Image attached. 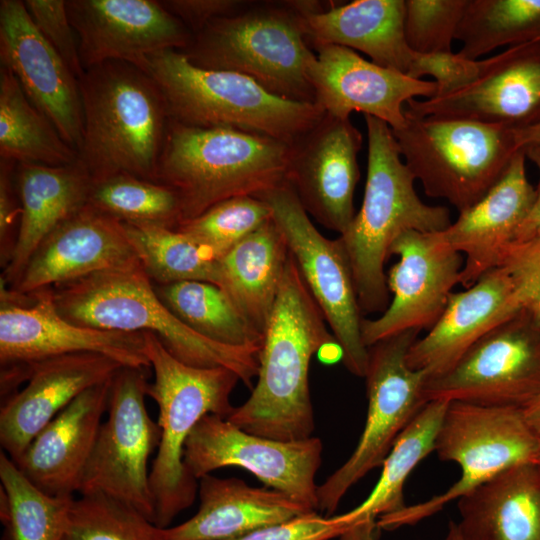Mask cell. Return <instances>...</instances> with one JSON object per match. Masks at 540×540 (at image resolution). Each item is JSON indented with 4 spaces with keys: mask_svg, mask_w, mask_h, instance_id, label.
Listing matches in <instances>:
<instances>
[{
    "mask_svg": "<svg viewBox=\"0 0 540 540\" xmlns=\"http://www.w3.org/2000/svg\"><path fill=\"white\" fill-rule=\"evenodd\" d=\"M325 322L289 252L258 353L257 382L249 398L226 419L266 438L296 441L312 437L310 362L320 349L337 344Z\"/></svg>",
    "mask_w": 540,
    "mask_h": 540,
    "instance_id": "obj_1",
    "label": "cell"
},
{
    "mask_svg": "<svg viewBox=\"0 0 540 540\" xmlns=\"http://www.w3.org/2000/svg\"><path fill=\"white\" fill-rule=\"evenodd\" d=\"M367 177L360 210L338 238L348 257L363 315L384 312L389 290L384 266L393 242L404 232H442L452 221L444 206L425 204L405 164L391 127L364 116Z\"/></svg>",
    "mask_w": 540,
    "mask_h": 540,
    "instance_id": "obj_2",
    "label": "cell"
},
{
    "mask_svg": "<svg viewBox=\"0 0 540 540\" xmlns=\"http://www.w3.org/2000/svg\"><path fill=\"white\" fill-rule=\"evenodd\" d=\"M57 312L96 329L149 332L179 361L194 367H226L253 388L259 348L212 341L184 324L159 299L139 261L49 288Z\"/></svg>",
    "mask_w": 540,
    "mask_h": 540,
    "instance_id": "obj_3",
    "label": "cell"
},
{
    "mask_svg": "<svg viewBox=\"0 0 540 540\" xmlns=\"http://www.w3.org/2000/svg\"><path fill=\"white\" fill-rule=\"evenodd\" d=\"M78 81L83 134L77 153L92 181L119 173L155 181L170 117L153 78L113 60L86 69Z\"/></svg>",
    "mask_w": 540,
    "mask_h": 540,
    "instance_id": "obj_4",
    "label": "cell"
},
{
    "mask_svg": "<svg viewBox=\"0 0 540 540\" xmlns=\"http://www.w3.org/2000/svg\"><path fill=\"white\" fill-rule=\"evenodd\" d=\"M291 144L228 127L169 121L155 182L173 189L182 223L236 196H257L286 182Z\"/></svg>",
    "mask_w": 540,
    "mask_h": 540,
    "instance_id": "obj_5",
    "label": "cell"
},
{
    "mask_svg": "<svg viewBox=\"0 0 540 540\" xmlns=\"http://www.w3.org/2000/svg\"><path fill=\"white\" fill-rule=\"evenodd\" d=\"M142 70L160 88L170 119L188 126L234 128L292 144L325 114L316 103L279 97L243 74L195 66L179 50L150 55Z\"/></svg>",
    "mask_w": 540,
    "mask_h": 540,
    "instance_id": "obj_6",
    "label": "cell"
},
{
    "mask_svg": "<svg viewBox=\"0 0 540 540\" xmlns=\"http://www.w3.org/2000/svg\"><path fill=\"white\" fill-rule=\"evenodd\" d=\"M145 350L155 379L147 396L158 405L160 443L149 474L154 499V523L167 528L190 507L198 480L184 463L185 443L197 423L207 414L227 418L234 407L230 396L240 377L226 367L187 365L164 347L153 333L143 332Z\"/></svg>",
    "mask_w": 540,
    "mask_h": 540,
    "instance_id": "obj_7",
    "label": "cell"
},
{
    "mask_svg": "<svg viewBox=\"0 0 540 540\" xmlns=\"http://www.w3.org/2000/svg\"><path fill=\"white\" fill-rule=\"evenodd\" d=\"M204 69L243 74L279 97L315 103L309 66L316 57L294 1L250 4L215 19L182 50Z\"/></svg>",
    "mask_w": 540,
    "mask_h": 540,
    "instance_id": "obj_8",
    "label": "cell"
},
{
    "mask_svg": "<svg viewBox=\"0 0 540 540\" xmlns=\"http://www.w3.org/2000/svg\"><path fill=\"white\" fill-rule=\"evenodd\" d=\"M392 130L405 164L425 193L459 213L478 202L520 150L515 130L460 118L414 117Z\"/></svg>",
    "mask_w": 540,
    "mask_h": 540,
    "instance_id": "obj_9",
    "label": "cell"
},
{
    "mask_svg": "<svg viewBox=\"0 0 540 540\" xmlns=\"http://www.w3.org/2000/svg\"><path fill=\"white\" fill-rule=\"evenodd\" d=\"M539 441L519 407L450 402L434 451L440 460L458 464L459 479L427 501L380 516L377 527L393 530L440 511L502 471L532 462Z\"/></svg>",
    "mask_w": 540,
    "mask_h": 540,
    "instance_id": "obj_10",
    "label": "cell"
},
{
    "mask_svg": "<svg viewBox=\"0 0 540 540\" xmlns=\"http://www.w3.org/2000/svg\"><path fill=\"white\" fill-rule=\"evenodd\" d=\"M1 402L27 382L32 365L58 356L97 353L123 366L150 368L143 332L74 324L56 310L49 288L20 294L0 282Z\"/></svg>",
    "mask_w": 540,
    "mask_h": 540,
    "instance_id": "obj_11",
    "label": "cell"
},
{
    "mask_svg": "<svg viewBox=\"0 0 540 540\" xmlns=\"http://www.w3.org/2000/svg\"><path fill=\"white\" fill-rule=\"evenodd\" d=\"M419 332L405 331L368 348L364 377L368 408L362 434L350 457L317 488L318 512L327 517L354 484L382 466L398 436L427 403L423 394L427 374L407 364L408 350Z\"/></svg>",
    "mask_w": 540,
    "mask_h": 540,
    "instance_id": "obj_12",
    "label": "cell"
},
{
    "mask_svg": "<svg viewBox=\"0 0 540 540\" xmlns=\"http://www.w3.org/2000/svg\"><path fill=\"white\" fill-rule=\"evenodd\" d=\"M256 197L271 207L273 221L342 351L344 366L365 377L369 349L362 338L364 318L339 238L328 239L317 230L287 181Z\"/></svg>",
    "mask_w": 540,
    "mask_h": 540,
    "instance_id": "obj_13",
    "label": "cell"
},
{
    "mask_svg": "<svg viewBox=\"0 0 540 540\" xmlns=\"http://www.w3.org/2000/svg\"><path fill=\"white\" fill-rule=\"evenodd\" d=\"M147 369L122 366L112 377L108 418L102 422L79 493L125 503L154 522L148 460L161 429L147 412Z\"/></svg>",
    "mask_w": 540,
    "mask_h": 540,
    "instance_id": "obj_14",
    "label": "cell"
},
{
    "mask_svg": "<svg viewBox=\"0 0 540 540\" xmlns=\"http://www.w3.org/2000/svg\"><path fill=\"white\" fill-rule=\"evenodd\" d=\"M540 392V326L525 309L503 322L445 374L428 379L426 402L522 408Z\"/></svg>",
    "mask_w": 540,
    "mask_h": 540,
    "instance_id": "obj_15",
    "label": "cell"
},
{
    "mask_svg": "<svg viewBox=\"0 0 540 540\" xmlns=\"http://www.w3.org/2000/svg\"><path fill=\"white\" fill-rule=\"evenodd\" d=\"M323 444L318 437L282 441L248 433L226 418L205 415L184 448V463L199 480L223 467L243 468L308 509L318 512L316 474Z\"/></svg>",
    "mask_w": 540,
    "mask_h": 540,
    "instance_id": "obj_16",
    "label": "cell"
},
{
    "mask_svg": "<svg viewBox=\"0 0 540 540\" xmlns=\"http://www.w3.org/2000/svg\"><path fill=\"white\" fill-rule=\"evenodd\" d=\"M389 254L399 257L386 276L393 298L381 316L363 319L362 338L368 348L405 331H429L459 284L464 264L441 232H404Z\"/></svg>",
    "mask_w": 540,
    "mask_h": 540,
    "instance_id": "obj_17",
    "label": "cell"
},
{
    "mask_svg": "<svg viewBox=\"0 0 540 540\" xmlns=\"http://www.w3.org/2000/svg\"><path fill=\"white\" fill-rule=\"evenodd\" d=\"M362 134L350 118L325 113L291 144L286 181L318 223L343 234L355 217Z\"/></svg>",
    "mask_w": 540,
    "mask_h": 540,
    "instance_id": "obj_18",
    "label": "cell"
},
{
    "mask_svg": "<svg viewBox=\"0 0 540 540\" xmlns=\"http://www.w3.org/2000/svg\"><path fill=\"white\" fill-rule=\"evenodd\" d=\"M414 117L460 118L514 130L540 122V40L507 48L484 59L478 78L440 97L412 99Z\"/></svg>",
    "mask_w": 540,
    "mask_h": 540,
    "instance_id": "obj_19",
    "label": "cell"
},
{
    "mask_svg": "<svg viewBox=\"0 0 540 540\" xmlns=\"http://www.w3.org/2000/svg\"><path fill=\"white\" fill-rule=\"evenodd\" d=\"M66 7L84 70L113 60L142 69L150 55L182 51L193 36L160 1L69 0Z\"/></svg>",
    "mask_w": 540,
    "mask_h": 540,
    "instance_id": "obj_20",
    "label": "cell"
},
{
    "mask_svg": "<svg viewBox=\"0 0 540 540\" xmlns=\"http://www.w3.org/2000/svg\"><path fill=\"white\" fill-rule=\"evenodd\" d=\"M314 48L317 55L309 66V79L315 103L329 115L350 118L352 112H361L396 130L405 124L408 101L436 96L434 81L382 67L344 46Z\"/></svg>",
    "mask_w": 540,
    "mask_h": 540,
    "instance_id": "obj_21",
    "label": "cell"
},
{
    "mask_svg": "<svg viewBox=\"0 0 540 540\" xmlns=\"http://www.w3.org/2000/svg\"><path fill=\"white\" fill-rule=\"evenodd\" d=\"M0 60L31 103L78 152L83 134L78 78L41 35L24 1H0Z\"/></svg>",
    "mask_w": 540,
    "mask_h": 540,
    "instance_id": "obj_22",
    "label": "cell"
},
{
    "mask_svg": "<svg viewBox=\"0 0 540 540\" xmlns=\"http://www.w3.org/2000/svg\"><path fill=\"white\" fill-rule=\"evenodd\" d=\"M137 261L123 223L87 203L40 243L10 289L30 295Z\"/></svg>",
    "mask_w": 540,
    "mask_h": 540,
    "instance_id": "obj_23",
    "label": "cell"
},
{
    "mask_svg": "<svg viewBox=\"0 0 540 540\" xmlns=\"http://www.w3.org/2000/svg\"><path fill=\"white\" fill-rule=\"evenodd\" d=\"M122 366L97 353L58 356L32 365L27 385L1 402L2 451L18 461L59 412L85 390L110 380Z\"/></svg>",
    "mask_w": 540,
    "mask_h": 540,
    "instance_id": "obj_24",
    "label": "cell"
},
{
    "mask_svg": "<svg viewBox=\"0 0 540 540\" xmlns=\"http://www.w3.org/2000/svg\"><path fill=\"white\" fill-rule=\"evenodd\" d=\"M523 309L505 268L496 267L464 291L452 293L442 315L407 353V364L428 379L448 372L491 330Z\"/></svg>",
    "mask_w": 540,
    "mask_h": 540,
    "instance_id": "obj_25",
    "label": "cell"
},
{
    "mask_svg": "<svg viewBox=\"0 0 540 540\" xmlns=\"http://www.w3.org/2000/svg\"><path fill=\"white\" fill-rule=\"evenodd\" d=\"M525 163V152L520 149L492 188L441 232L464 255L459 282L464 288L499 266L531 211L536 188L528 180Z\"/></svg>",
    "mask_w": 540,
    "mask_h": 540,
    "instance_id": "obj_26",
    "label": "cell"
},
{
    "mask_svg": "<svg viewBox=\"0 0 540 540\" xmlns=\"http://www.w3.org/2000/svg\"><path fill=\"white\" fill-rule=\"evenodd\" d=\"M111 379L77 396L32 439L15 462L46 494L74 496L79 492L107 412Z\"/></svg>",
    "mask_w": 540,
    "mask_h": 540,
    "instance_id": "obj_27",
    "label": "cell"
},
{
    "mask_svg": "<svg viewBox=\"0 0 540 540\" xmlns=\"http://www.w3.org/2000/svg\"><path fill=\"white\" fill-rule=\"evenodd\" d=\"M200 506L185 522L162 529L164 540H232L313 512L290 496L239 478L207 474L198 480Z\"/></svg>",
    "mask_w": 540,
    "mask_h": 540,
    "instance_id": "obj_28",
    "label": "cell"
},
{
    "mask_svg": "<svg viewBox=\"0 0 540 540\" xmlns=\"http://www.w3.org/2000/svg\"><path fill=\"white\" fill-rule=\"evenodd\" d=\"M15 179L22 216L12 258L0 279L9 288L16 284L40 243L88 203L93 183L78 158L61 166L17 163Z\"/></svg>",
    "mask_w": 540,
    "mask_h": 540,
    "instance_id": "obj_29",
    "label": "cell"
},
{
    "mask_svg": "<svg viewBox=\"0 0 540 540\" xmlns=\"http://www.w3.org/2000/svg\"><path fill=\"white\" fill-rule=\"evenodd\" d=\"M404 16L405 0H355L302 14V20L313 47L344 46L407 75L415 53L405 39Z\"/></svg>",
    "mask_w": 540,
    "mask_h": 540,
    "instance_id": "obj_30",
    "label": "cell"
},
{
    "mask_svg": "<svg viewBox=\"0 0 540 540\" xmlns=\"http://www.w3.org/2000/svg\"><path fill=\"white\" fill-rule=\"evenodd\" d=\"M463 540H540V471L510 467L458 499Z\"/></svg>",
    "mask_w": 540,
    "mask_h": 540,
    "instance_id": "obj_31",
    "label": "cell"
},
{
    "mask_svg": "<svg viewBox=\"0 0 540 540\" xmlns=\"http://www.w3.org/2000/svg\"><path fill=\"white\" fill-rule=\"evenodd\" d=\"M289 249L273 218L220 257L219 286L264 336L281 286Z\"/></svg>",
    "mask_w": 540,
    "mask_h": 540,
    "instance_id": "obj_32",
    "label": "cell"
},
{
    "mask_svg": "<svg viewBox=\"0 0 540 540\" xmlns=\"http://www.w3.org/2000/svg\"><path fill=\"white\" fill-rule=\"evenodd\" d=\"M450 402H427L401 432L386 459L382 472L368 497L356 508L341 514L354 525L348 536L357 540H375L380 516L405 507L403 487L415 467L435 450V441Z\"/></svg>",
    "mask_w": 540,
    "mask_h": 540,
    "instance_id": "obj_33",
    "label": "cell"
},
{
    "mask_svg": "<svg viewBox=\"0 0 540 540\" xmlns=\"http://www.w3.org/2000/svg\"><path fill=\"white\" fill-rule=\"evenodd\" d=\"M0 158L16 163L61 166L78 153L61 137L50 119L25 95L14 74L0 68Z\"/></svg>",
    "mask_w": 540,
    "mask_h": 540,
    "instance_id": "obj_34",
    "label": "cell"
},
{
    "mask_svg": "<svg viewBox=\"0 0 540 540\" xmlns=\"http://www.w3.org/2000/svg\"><path fill=\"white\" fill-rule=\"evenodd\" d=\"M163 304L198 334L229 346L261 347L260 334L217 285L203 281L154 284Z\"/></svg>",
    "mask_w": 540,
    "mask_h": 540,
    "instance_id": "obj_35",
    "label": "cell"
},
{
    "mask_svg": "<svg viewBox=\"0 0 540 540\" xmlns=\"http://www.w3.org/2000/svg\"><path fill=\"white\" fill-rule=\"evenodd\" d=\"M2 540H63L74 496H51L37 488L0 453Z\"/></svg>",
    "mask_w": 540,
    "mask_h": 540,
    "instance_id": "obj_36",
    "label": "cell"
},
{
    "mask_svg": "<svg viewBox=\"0 0 540 540\" xmlns=\"http://www.w3.org/2000/svg\"><path fill=\"white\" fill-rule=\"evenodd\" d=\"M137 258L153 284L203 281L219 286V257L176 230L123 223Z\"/></svg>",
    "mask_w": 540,
    "mask_h": 540,
    "instance_id": "obj_37",
    "label": "cell"
},
{
    "mask_svg": "<svg viewBox=\"0 0 540 540\" xmlns=\"http://www.w3.org/2000/svg\"><path fill=\"white\" fill-rule=\"evenodd\" d=\"M540 38V0H469L457 29L459 51L470 59Z\"/></svg>",
    "mask_w": 540,
    "mask_h": 540,
    "instance_id": "obj_38",
    "label": "cell"
},
{
    "mask_svg": "<svg viewBox=\"0 0 540 540\" xmlns=\"http://www.w3.org/2000/svg\"><path fill=\"white\" fill-rule=\"evenodd\" d=\"M88 204L125 224L177 229L182 223L180 200L173 189L128 173L93 182Z\"/></svg>",
    "mask_w": 540,
    "mask_h": 540,
    "instance_id": "obj_39",
    "label": "cell"
},
{
    "mask_svg": "<svg viewBox=\"0 0 540 540\" xmlns=\"http://www.w3.org/2000/svg\"><path fill=\"white\" fill-rule=\"evenodd\" d=\"M63 540H164L162 529L133 507L103 494L75 498Z\"/></svg>",
    "mask_w": 540,
    "mask_h": 540,
    "instance_id": "obj_40",
    "label": "cell"
},
{
    "mask_svg": "<svg viewBox=\"0 0 540 540\" xmlns=\"http://www.w3.org/2000/svg\"><path fill=\"white\" fill-rule=\"evenodd\" d=\"M271 219L272 209L266 201L244 195L215 204L181 223L176 230L207 246L220 258Z\"/></svg>",
    "mask_w": 540,
    "mask_h": 540,
    "instance_id": "obj_41",
    "label": "cell"
},
{
    "mask_svg": "<svg viewBox=\"0 0 540 540\" xmlns=\"http://www.w3.org/2000/svg\"><path fill=\"white\" fill-rule=\"evenodd\" d=\"M469 0H405L404 34L414 53L451 51Z\"/></svg>",
    "mask_w": 540,
    "mask_h": 540,
    "instance_id": "obj_42",
    "label": "cell"
},
{
    "mask_svg": "<svg viewBox=\"0 0 540 540\" xmlns=\"http://www.w3.org/2000/svg\"><path fill=\"white\" fill-rule=\"evenodd\" d=\"M25 7L44 39L62 58L71 72L79 79L84 68L79 54V43L70 23L66 1L25 0Z\"/></svg>",
    "mask_w": 540,
    "mask_h": 540,
    "instance_id": "obj_43",
    "label": "cell"
},
{
    "mask_svg": "<svg viewBox=\"0 0 540 540\" xmlns=\"http://www.w3.org/2000/svg\"><path fill=\"white\" fill-rule=\"evenodd\" d=\"M483 66L484 60L470 59L459 52L415 53L407 75L414 79H421L426 75L432 76L437 86L435 97H440L474 82Z\"/></svg>",
    "mask_w": 540,
    "mask_h": 540,
    "instance_id": "obj_44",
    "label": "cell"
},
{
    "mask_svg": "<svg viewBox=\"0 0 540 540\" xmlns=\"http://www.w3.org/2000/svg\"><path fill=\"white\" fill-rule=\"evenodd\" d=\"M499 266L511 277L523 309L540 326V236L512 243Z\"/></svg>",
    "mask_w": 540,
    "mask_h": 540,
    "instance_id": "obj_45",
    "label": "cell"
},
{
    "mask_svg": "<svg viewBox=\"0 0 540 540\" xmlns=\"http://www.w3.org/2000/svg\"><path fill=\"white\" fill-rule=\"evenodd\" d=\"M353 528L341 515L327 517L313 511L232 540H331Z\"/></svg>",
    "mask_w": 540,
    "mask_h": 540,
    "instance_id": "obj_46",
    "label": "cell"
},
{
    "mask_svg": "<svg viewBox=\"0 0 540 540\" xmlns=\"http://www.w3.org/2000/svg\"><path fill=\"white\" fill-rule=\"evenodd\" d=\"M16 162L0 158V265L9 264L20 228L22 205L16 185Z\"/></svg>",
    "mask_w": 540,
    "mask_h": 540,
    "instance_id": "obj_47",
    "label": "cell"
},
{
    "mask_svg": "<svg viewBox=\"0 0 540 540\" xmlns=\"http://www.w3.org/2000/svg\"><path fill=\"white\" fill-rule=\"evenodd\" d=\"M160 2L192 34L199 32L215 19L241 12L252 3V1L244 0H166Z\"/></svg>",
    "mask_w": 540,
    "mask_h": 540,
    "instance_id": "obj_48",
    "label": "cell"
},
{
    "mask_svg": "<svg viewBox=\"0 0 540 540\" xmlns=\"http://www.w3.org/2000/svg\"><path fill=\"white\" fill-rule=\"evenodd\" d=\"M523 150L526 159H529L537 167L540 175V146H528ZM538 236H540V178L531 211L516 232L513 243L523 242Z\"/></svg>",
    "mask_w": 540,
    "mask_h": 540,
    "instance_id": "obj_49",
    "label": "cell"
},
{
    "mask_svg": "<svg viewBox=\"0 0 540 540\" xmlns=\"http://www.w3.org/2000/svg\"><path fill=\"white\" fill-rule=\"evenodd\" d=\"M521 409L526 422L540 439V392Z\"/></svg>",
    "mask_w": 540,
    "mask_h": 540,
    "instance_id": "obj_50",
    "label": "cell"
},
{
    "mask_svg": "<svg viewBox=\"0 0 540 540\" xmlns=\"http://www.w3.org/2000/svg\"><path fill=\"white\" fill-rule=\"evenodd\" d=\"M516 141L519 149L528 146H540V122L528 128L515 130Z\"/></svg>",
    "mask_w": 540,
    "mask_h": 540,
    "instance_id": "obj_51",
    "label": "cell"
},
{
    "mask_svg": "<svg viewBox=\"0 0 540 540\" xmlns=\"http://www.w3.org/2000/svg\"><path fill=\"white\" fill-rule=\"evenodd\" d=\"M444 540H463L458 529H457V526H456V523L455 522H450L449 523V529H448V533L445 537Z\"/></svg>",
    "mask_w": 540,
    "mask_h": 540,
    "instance_id": "obj_52",
    "label": "cell"
},
{
    "mask_svg": "<svg viewBox=\"0 0 540 540\" xmlns=\"http://www.w3.org/2000/svg\"><path fill=\"white\" fill-rule=\"evenodd\" d=\"M532 463L539 469L540 471V441L538 445L537 452L532 460Z\"/></svg>",
    "mask_w": 540,
    "mask_h": 540,
    "instance_id": "obj_53",
    "label": "cell"
},
{
    "mask_svg": "<svg viewBox=\"0 0 540 540\" xmlns=\"http://www.w3.org/2000/svg\"><path fill=\"white\" fill-rule=\"evenodd\" d=\"M538 40H540V38ZM538 40H536V41H538Z\"/></svg>",
    "mask_w": 540,
    "mask_h": 540,
    "instance_id": "obj_54",
    "label": "cell"
}]
</instances>
